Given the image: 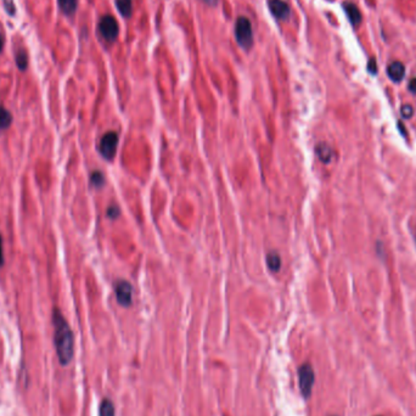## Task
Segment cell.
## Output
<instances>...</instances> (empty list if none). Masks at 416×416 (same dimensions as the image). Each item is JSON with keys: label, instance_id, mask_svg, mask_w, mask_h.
Returning a JSON list of instances; mask_svg holds the SVG:
<instances>
[{"label": "cell", "instance_id": "6da1fadb", "mask_svg": "<svg viewBox=\"0 0 416 416\" xmlns=\"http://www.w3.org/2000/svg\"><path fill=\"white\" fill-rule=\"evenodd\" d=\"M52 323H54V343L57 358L61 364L67 365L71 363L74 353L73 332L63 315L56 308L54 309V314H52Z\"/></svg>", "mask_w": 416, "mask_h": 416}, {"label": "cell", "instance_id": "7a4b0ae2", "mask_svg": "<svg viewBox=\"0 0 416 416\" xmlns=\"http://www.w3.org/2000/svg\"><path fill=\"white\" fill-rule=\"evenodd\" d=\"M235 38L237 44L245 50H250L253 45L252 23L245 16H240L235 22Z\"/></svg>", "mask_w": 416, "mask_h": 416}, {"label": "cell", "instance_id": "3957f363", "mask_svg": "<svg viewBox=\"0 0 416 416\" xmlns=\"http://www.w3.org/2000/svg\"><path fill=\"white\" fill-rule=\"evenodd\" d=\"M298 382H300V390L303 398L308 399L311 397L315 382L314 370L309 363H304L298 369Z\"/></svg>", "mask_w": 416, "mask_h": 416}, {"label": "cell", "instance_id": "277c9868", "mask_svg": "<svg viewBox=\"0 0 416 416\" xmlns=\"http://www.w3.org/2000/svg\"><path fill=\"white\" fill-rule=\"evenodd\" d=\"M97 28H99V33L101 34V37L108 43H113L119 34L118 23H117L116 18L111 15L102 16L100 18L99 24H97Z\"/></svg>", "mask_w": 416, "mask_h": 416}, {"label": "cell", "instance_id": "5b68a950", "mask_svg": "<svg viewBox=\"0 0 416 416\" xmlns=\"http://www.w3.org/2000/svg\"><path fill=\"white\" fill-rule=\"evenodd\" d=\"M117 146H118V134L116 132L106 133L100 140V153L105 160L112 161L116 156Z\"/></svg>", "mask_w": 416, "mask_h": 416}, {"label": "cell", "instance_id": "8992f818", "mask_svg": "<svg viewBox=\"0 0 416 416\" xmlns=\"http://www.w3.org/2000/svg\"><path fill=\"white\" fill-rule=\"evenodd\" d=\"M114 292H116L117 302L122 307L127 308L133 301V287L127 280H118L114 283Z\"/></svg>", "mask_w": 416, "mask_h": 416}, {"label": "cell", "instance_id": "52a82bcc", "mask_svg": "<svg viewBox=\"0 0 416 416\" xmlns=\"http://www.w3.org/2000/svg\"><path fill=\"white\" fill-rule=\"evenodd\" d=\"M268 6H269L272 15L275 18L280 19V21H285L291 15V9H290L289 4L284 0H269Z\"/></svg>", "mask_w": 416, "mask_h": 416}, {"label": "cell", "instance_id": "ba28073f", "mask_svg": "<svg viewBox=\"0 0 416 416\" xmlns=\"http://www.w3.org/2000/svg\"><path fill=\"white\" fill-rule=\"evenodd\" d=\"M387 74L392 82H402V79L406 76V67H404L401 61H393L387 67Z\"/></svg>", "mask_w": 416, "mask_h": 416}, {"label": "cell", "instance_id": "9c48e42d", "mask_svg": "<svg viewBox=\"0 0 416 416\" xmlns=\"http://www.w3.org/2000/svg\"><path fill=\"white\" fill-rule=\"evenodd\" d=\"M343 9H345L346 15H347L348 19H350L352 26L357 27L358 24L362 23V13H360L358 6L356 4H353V2H345L343 4Z\"/></svg>", "mask_w": 416, "mask_h": 416}, {"label": "cell", "instance_id": "30bf717a", "mask_svg": "<svg viewBox=\"0 0 416 416\" xmlns=\"http://www.w3.org/2000/svg\"><path fill=\"white\" fill-rule=\"evenodd\" d=\"M315 152H317L318 158L323 162V163H330L332 157H334V151L328 144L325 142H320L315 147Z\"/></svg>", "mask_w": 416, "mask_h": 416}, {"label": "cell", "instance_id": "8fae6325", "mask_svg": "<svg viewBox=\"0 0 416 416\" xmlns=\"http://www.w3.org/2000/svg\"><path fill=\"white\" fill-rule=\"evenodd\" d=\"M61 11L67 16H73L78 7V0H57Z\"/></svg>", "mask_w": 416, "mask_h": 416}, {"label": "cell", "instance_id": "7c38bea8", "mask_svg": "<svg viewBox=\"0 0 416 416\" xmlns=\"http://www.w3.org/2000/svg\"><path fill=\"white\" fill-rule=\"evenodd\" d=\"M116 6L118 9L119 13L123 16L124 18H129L133 12V2L132 0H114Z\"/></svg>", "mask_w": 416, "mask_h": 416}, {"label": "cell", "instance_id": "4fadbf2b", "mask_svg": "<svg viewBox=\"0 0 416 416\" xmlns=\"http://www.w3.org/2000/svg\"><path fill=\"white\" fill-rule=\"evenodd\" d=\"M267 264L270 272H279L281 267V259L280 256L276 252H269L267 255Z\"/></svg>", "mask_w": 416, "mask_h": 416}, {"label": "cell", "instance_id": "5bb4252c", "mask_svg": "<svg viewBox=\"0 0 416 416\" xmlns=\"http://www.w3.org/2000/svg\"><path fill=\"white\" fill-rule=\"evenodd\" d=\"M15 62L19 71H26L28 66V55L23 49H19L15 54Z\"/></svg>", "mask_w": 416, "mask_h": 416}, {"label": "cell", "instance_id": "9a60e30c", "mask_svg": "<svg viewBox=\"0 0 416 416\" xmlns=\"http://www.w3.org/2000/svg\"><path fill=\"white\" fill-rule=\"evenodd\" d=\"M11 122H12V116H11L10 111L0 105V129H7L11 125Z\"/></svg>", "mask_w": 416, "mask_h": 416}, {"label": "cell", "instance_id": "2e32d148", "mask_svg": "<svg viewBox=\"0 0 416 416\" xmlns=\"http://www.w3.org/2000/svg\"><path fill=\"white\" fill-rule=\"evenodd\" d=\"M100 416H116L114 415V406L110 399L105 398L100 404Z\"/></svg>", "mask_w": 416, "mask_h": 416}, {"label": "cell", "instance_id": "e0dca14e", "mask_svg": "<svg viewBox=\"0 0 416 416\" xmlns=\"http://www.w3.org/2000/svg\"><path fill=\"white\" fill-rule=\"evenodd\" d=\"M90 179H91V184H93L95 188H101L105 183L104 175H102V173H100V172H94L93 174H91Z\"/></svg>", "mask_w": 416, "mask_h": 416}, {"label": "cell", "instance_id": "ac0fdd59", "mask_svg": "<svg viewBox=\"0 0 416 416\" xmlns=\"http://www.w3.org/2000/svg\"><path fill=\"white\" fill-rule=\"evenodd\" d=\"M2 1H4V6H5V10H6V12L9 13L10 16H15L16 7H15V2H13V0H2Z\"/></svg>", "mask_w": 416, "mask_h": 416}, {"label": "cell", "instance_id": "d6986e66", "mask_svg": "<svg viewBox=\"0 0 416 416\" xmlns=\"http://www.w3.org/2000/svg\"><path fill=\"white\" fill-rule=\"evenodd\" d=\"M401 112H402V116L404 117V118L409 119L413 117V113H414V108H413V106L410 105H403L401 108Z\"/></svg>", "mask_w": 416, "mask_h": 416}, {"label": "cell", "instance_id": "ffe728a7", "mask_svg": "<svg viewBox=\"0 0 416 416\" xmlns=\"http://www.w3.org/2000/svg\"><path fill=\"white\" fill-rule=\"evenodd\" d=\"M368 71L370 72L371 74L378 73V66H376V60L375 57H371L369 63H368Z\"/></svg>", "mask_w": 416, "mask_h": 416}, {"label": "cell", "instance_id": "44dd1931", "mask_svg": "<svg viewBox=\"0 0 416 416\" xmlns=\"http://www.w3.org/2000/svg\"><path fill=\"white\" fill-rule=\"evenodd\" d=\"M118 213H119V211L117 209V207H110L107 211V216L111 218H116L117 216H118Z\"/></svg>", "mask_w": 416, "mask_h": 416}, {"label": "cell", "instance_id": "7402d4cb", "mask_svg": "<svg viewBox=\"0 0 416 416\" xmlns=\"http://www.w3.org/2000/svg\"><path fill=\"white\" fill-rule=\"evenodd\" d=\"M409 90L412 91L413 94H416V78H413V79H410Z\"/></svg>", "mask_w": 416, "mask_h": 416}, {"label": "cell", "instance_id": "603a6c76", "mask_svg": "<svg viewBox=\"0 0 416 416\" xmlns=\"http://www.w3.org/2000/svg\"><path fill=\"white\" fill-rule=\"evenodd\" d=\"M4 264V253H2V239L0 235V267Z\"/></svg>", "mask_w": 416, "mask_h": 416}, {"label": "cell", "instance_id": "cb8c5ba5", "mask_svg": "<svg viewBox=\"0 0 416 416\" xmlns=\"http://www.w3.org/2000/svg\"><path fill=\"white\" fill-rule=\"evenodd\" d=\"M398 128H399V129H401L402 135L406 136V135H407V133H406V128H404V124L402 123V122H398Z\"/></svg>", "mask_w": 416, "mask_h": 416}, {"label": "cell", "instance_id": "d4e9b609", "mask_svg": "<svg viewBox=\"0 0 416 416\" xmlns=\"http://www.w3.org/2000/svg\"><path fill=\"white\" fill-rule=\"evenodd\" d=\"M2 47H4V37H2L1 32H0V52L2 51Z\"/></svg>", "mask_w": 416, "mask_h": 416}, {"label": "cell", "instance_id": "484cf974", "mask_svg": "<svg viewBox=\"0 0 416 416\" xmlns=\"http://www.w3.org/2000/svg\"><path fill=\"white\" fill-rule=\"evenodd\" d=\"M205 2H207L208 5H216L218 2V0H205Z\"/></svg>", "mask_w": 416, "mask_h": 416}]
</instances>
